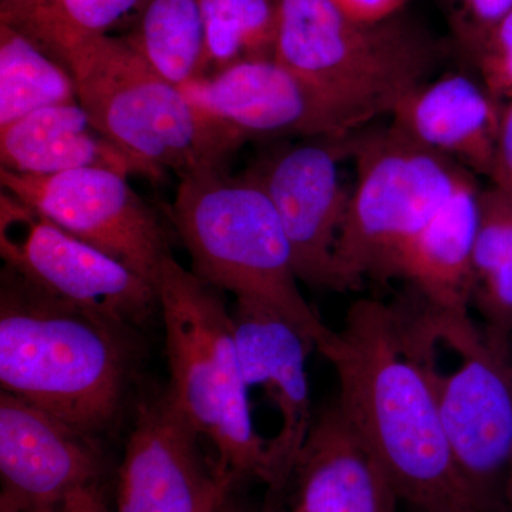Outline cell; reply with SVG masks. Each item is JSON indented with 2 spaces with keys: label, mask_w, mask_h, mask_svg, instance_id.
Masks as SVG:
<instances>
[{
  "label": "cell",
  "mask_w": 512,
  "mask_h": 512,
  "mask_svg": "<svg viewBox=\"0 0 512 512\" xmlns=\"http://www.w3.org/2000/svg\"><path fill=\"white\" fill-rule=\"evenodd\" d=\"M3 191L57 227L82 239L157 286L165 259L173 255L154 212L128 184L106 168H80L55 175L0 170Z\"/></svg>",
  "instance_id": "cell-11"
},
{
  "label": "cell",
  "mask_w": 512,
  "mask_h": 512,
  "mask_svg": "<svg viewBox=\"0 0 512 512\" xmlns=\"http://www.w3.org/2000/svg\"><path fill=\"white\" fill-rule=\"evenodd\" d=\"M470 62L477 77L495 99H512V10L484 37Z\"/></svg>",
  "instance_id": "cell-25"
},
{
  "label": "cell",
  "mask_w": 512,
  "mask_h": 512,
  "mask_svg": "<svg viewBox=\"0 0 512 512\" xmlns=\"http://www.w3.org/2000/svg\"><path fill=\"white\" fill-rule=\"evenodd\" d=\"M0 512H25L12 498L6 494H0Z\"/></svg>",
  "instance_id": "cell-30"
},
{
  "label": "cell",
  "mask_w": 512,
  "mask_h": 512,
  "mask_svg": "<svg viewBox=\"0 0 512 512\" xmlns=\"http://www.w3.org/2000/svg\"><path fill=\"white\" fill-rule=\"evenodd\" d=\"M0 163L12 173L30 175L106 168L128 178L157 180L164 173L103 136L79 101L47 107L0 127Z\"/></svg>",
  "instance_id": "cell-18"
},
{
  "label": "cell",
  "mask_w": 512,
  "mask_h": 512,
  "mask_svg": "<svg viewBox=\"0 0 512 512\" xmlns=\"http://www.w3.org/2000/svg\"><path fill=\"white\" fill-rule=\"evenodd\" d=\"M215 512H239L237 508L232 507L231 504H229L228 498L220 505V507L217 508V511Z\"/></svg>",
  "instance_id": "cell-32"
},
{
  "label": "cell",
  "mask_w": 512,
  "mask_h": 512,
  "mask_svg": "<svg viewBox=\"0 0 512 512\" xmlns=\"http://www.w3.org/2000/svg\"><path fill=\"white\" fill-rule=\"evenodd\" d=\"M503 110L478 77L448 73L404 94L389 116L413 143L490 180Z\"/></svg>",
  "instance_id": "cell-16"
},
{
  "label": "cell",
  "mask_w": 512,
  "mask_h": 512,
  "mask_svg": "<svg viewBox=\"0 0 512 512\" xmlns=\"http://www.w3.org/2000/svg\"><path fill=\"white\" fill-rule=\"evenodd\" d=\"M396 305L471 503L478 512H505L512 463V350L494 346L470 311L437 308L414 292Z\"/></svg>",
  "instance_id": "cell-3"
},
{
  "label": "cell",
  "mask_w": 512,
  "mask_h": 512,
  "mask_svg": "<svg viewBox=\"0 0 512 512\" xmlns=\"http://www.w3.org/2000/svg\"><path fill=\"white\" fill-rule=\"evenodd\" d=\"M144 0H2L0 23L10 26L63 64L87 43L107 36L110 28Z\"/></svg>",
  "instance_id": "cell-22"
},
{
  "label": "cell",
  "mask_w": 512,
  "mask_h": 512,
  "mask_svg": "<svg viewBox=\"0 0 512 512\" xmlns=\"http://www.w3.org/2000/svg\"><path fill=\"white\" fill-rule=\"evenodd\" d=\"M170 392L201 437L217 451L218 473L237 483L268 484L269 440L255 429L231 309L170 255L157 281Z\"/></svg>",
  "instance_id": "cell-4"
},
{
  "label": "cell",
  "mask_w": 512,
  "mask_h": 512,
  "mask_svg": "<svg viewBox=\"0 0 512 512\" xmlns=\"http://www.w3.org/2000/svg\"><path fill=\"white\" fill-rule=\"evenodd\" d=\"M471 512H477V511H471Z\"/></svg>",
  "instance_id": "cell-34"
},
{
  "label": "cell",
  "mask_w": 512,
  "mask_h": 512,
  "mask_svg": "<svg viewBox=\"0 0 512 512\" xmlns=\"http://www.w3.org/2000/svg\"><path fill=\"white\" fill-rule=\"evenodd\" d=\"M74 101L76 84L69 69L28 36L0 23V127Z\"/></svg>",
  "instance_id": "cell-23"
},
{
  "label": "cell",
  "mask_w": 512,
  "mask_h": 512,
  "mask_svg": "<svg viewBox=\"0 0 512 512\" xmlns=\"http://www.w3.org/2000/svg\"><path fill=\"white\" fill-rule=\"evenodd\" d=\"M292 480L299 512H399V495L333 403L315 417Z\"/></svg>",
  "instance_id": "cell-17"
},
{
  "label": "cell",
  "mask_w": 512,
  "mask_h": 512,
  "mask_svg": "<svg viewBox=\"0 0 512 512\" xmlns=\"http://www.w3.org/2000/svg\"><path fill=\"white\" fill-rule=\"evenodd\" d=\"M480 185L464 184L400 256L396 279L430 305L471 311L473 255L476 242Z\"/></svg>",
  "instance_id": "cell-19"
},
{
  "label": "cell",
  "mask_w": 512,
  "mask_h": 512,
  "mask_svg": "<svg viewBox=\"0 0 512 512\" xmlns=\"http://www.w3.org/2000/svg\"><path fill=\"white\" fill-rule=\"evenodd\" d=\"M0 255L26 284L121 329L160 311L157 286L3 191Z\"/></svg>",
  "instance_id": "cell-9"
},
{
  "label": "cell",
  "mask_w": 512,
  "mask_h": 512,
  "mask_svg": "<svg viewBox=\"0 0 512 512\" xmlns=\"http://www.w3.org/2000/svg\"><path fill=\"white\" fill-rule=\"evenodd\" d=\"M195 107L242 146L272 138H345L376 120L306 82L275 57L245 60L183 87Z\"/></svg>",
  "instance_id": "cell-10"
},
{
  "label": "cell",
  "mask_w": 512,
  "mask_h": 512,
  "mask_svg": "<svg viewBox=\"0 0 512 512\" xmlns=\"http://www.w3.org/2000/svg\"><path fill=\"white\" fill-rule=\"evenodd\" d=\"M63 66L97 130L157 170L174 171L180 180L218 173L241 147L126 39L100 37L70 53Z\"/></svg>",
  "instance_id": "cell-6"
},
{
  "label": "cell",
  "mask_w": 512,
  "mask_h": 512,
  "mask_svg": "<svg viewBox=\"0 0 512 512\" xmlns=\"http://www.w3.org/2000/svg\"><path fill=\"white\" fill-rule=\"evenodd\" d=\"M92 437L2 390V493L25 512H50L69 495L99 484L103 463Z\"/></svg>",
  "instance_id": "cell-15"
},
{
  "label": "cell",
  "mask_w": 512,
  "mask_h": 512,
  "mask_svg": "<svg viewBox=\"0 0 512 512\" xmlns=\"http://www.w3.org/2000/svg\"><path fill=\"white\" fill-rule=\"evenodd\" d=\"M124 39L154 72L180 89L210 73L198 0H144Z\"/></svg>",
  "instance_id": "cell-21"
},
{
  "label": "cell",
  "mask_w": 512,
  "mask_h": 512,
  "mask_svg": "<svg viewBox=\"0 0 512 512\" xmlns=\"http://www.w3.org/2000/svg\"><path fill=\"white\" fill-rule=\"evenodd\" d=\"M274 57L336 99L380 117L429 79L437 49L397 19L366 23L332 0H274Z\"/></svg>",
  "instance_id": "cell-8"
},
{
  "label": "cell",
  "mask_w": 512,
  "mask_h": 512,
  "mask_svg": "<svg viewBox=\"0 0 512 512\" xmlns=\"http://www.w3.org/2000/svg\"><path fill=\"white\" fill-rule=\"evenodd\" d=\"M50 512H110L101 493L100 485L82 488L66 498Z\"/></svg>",
  "instance_id": "cell-29"
},
{
  "label": "cell",
  "mask_w": 512,
  "mask_h": 512,
  "mask_svg": "<svg viewBox=\"0 0 512 512\" xmlns=\"http://www.w3.org/2000/svg\"><path fill=\"white\" fill-rule=\"evenodd\" d=\"M231 315L248 389L264 390L281 416L268 451L269 501L264 512H274L315 421L306 362L316 348L285 316L262 303L235 299Z\"/></svg>",
  "instance_id": "cell-14"
},
{
  "label": "cell",
  "mask_w": 512,
  "mask_h": 512,
  "mask_svg": "<svg viewBox=\"0 0 512 512\" xmlns=\"http://www.w3.org/2000/svg\"><path fill=\"white\" fill-rule=\"evenodd\" d=\"M342 12L360 22L377 23L397 16L409 0H332Z\"/></svg>",
  "instance_id": "cell-28"
},
{
  "label": "cell",
  "mask_w": 512,
  "mask_h": 512,
  "mask_svg": "<svg viewBox=\"0 0 512 512\" xmlns=\"http://www.w3.org/2000/svg\"><path fill=\"white\" fill-rule=\"evenodd\" d=\"M319 353L338 376L336 407L400 501L416 512L477 511L458 474L429 379L404 338L396 303L357 299Z\"/></svg>",
  "instance_id": "cell-1"
},
{
  "label": "cell",
  "mask_w": 512,
  "mask_h": 512,
  "mask_svg": "<svg viewBox=\"0 0 512 512\" xmlns=\"http://www.w3.org/2000/svg\"><path fill=\"white\" fill-rule=\"evenodd\" d=\"M288 512H299V511H296L295 508H292V510L288 511Z\"/></svg>",
  "instance_id": "cell-33"
},
{
  "label": "cell",
  "mask_w": 512,
  "mask_h": 512,
  "mask_svg": "<svg viewBox=\"0 0 512 512\" xmlns=\"http://www.w3.org/2000/svg\"><path fill=\"white\" fill-rule=\"evenodd\" d=\"M124 329L42 292L6 268L0 288V386L83 431L114 419L126 387Z\"/></svg>",
  "instance_id": "cell-2"
},
{
  "label": "cell",
  "mask_w": 512,
  "mask_h": 512,
  "mask_svg": "<svg viewBox=\"0 0 512 512\" xmlns=\"http://www.w3.org/2000/svg\"><path fill=\"white\" fill-rule=\"evenodd\" d=\"M471 309H476L487 339L511 350L512 198L494 185L481 188L473 255Z\"/></svg>",
  "instance_id": "cell-20"
},
{
  "label": "cell",
  "mask_w": 512,
  "mask_h": 512,
  "mask_svg": "<svg viewBox=\"0 0 512 512\" xmlns=\"http://www.w3.org/2000/svg\"><path fill=\"white\" fill-rule=\"evenodd\" d=\"M355 165L338 268L346 292L396 279L404 249L464 184L460 164L413 143L392 126L348 137Z\"/></svg>",
  "instance_id": "cell-7"
},
{
  "label": "cell",
  "mask_w": 512,
  "mask_h": 512,
  "mask_svg": "<svg viewBox=\"0 0 512 512\" xmlns=\"http://www.w3.org/2000/svg\"><path fill=\"white\" fill-rule=\"evenodd\" d=\"M491 185L512 198V99L504 106Z\"/></svg>",
  "instance_id": "cell-27"
},
{
  "label": "cell",
  "mask_w": 512,
  "mask_h": 512,
  "mask_svg": "<svg viewBox=\"0 0 512 512\" xmlns=\"http://www.w3.org/2000/svg\"><path fill=\"white\" fill-rule=\"evenodd\" d=\"M448 23L468 60L491 29L512 10V0H444Z\"/></svg>",
  "instance_id": "cell-26"
},
{
  "label": "cell",
  "mask_w": 512,
  "mask_h": 512,
  "mask_svg": "<svg viewBox=\"0 0 512 512\" xmlns=\"http://www.w3.org/2000/svg\"><path fill=\"white\" fill-rule=\"evenodd\" d=\"M348 137L286 144L249 171L278 212L299 281L335 292H346L338 249L352 194L342 175Z\"/></svg>",
  "instance_id": "cell-12"
},
{
  "label": "cell",
  "mask_w": 512,
  "mask_h": 512,
  "mask_svg": "<svg viewBox=\"0 0 512 512\" xmlns=\"http://www.w3.org/2000/svg\"><path fill=\"white\" fill-rule=\"evenodd\" d=\"M171 218L201 281L275 309L318 352L332 342L335 330L303 298L278 212L251 174L180 180Z\"/></svg>",
  "instance_id": "cell-5"
},
{
  "label": "cell",
  "mask_w": 512,
  "mask_h": 512,
  "mask_svg": "<svg viewBox=\"0 0 512 512\" xmlns=\"http://www.w3.org/2000/svg\"><path fill=\"white\" fill-rule=\"evenodd\" d=\"M200 433L167 390L141 404L120 468L117 512H215L234 483L208 466Z\"/></svg>",
  "instance_id": "cell-13"
},
{
  "label": "cell",
  "mask_w": 512,
  "mask_h": 512,
  "mask_svg": "<svg viewBox=\"0 0 512 512\" xmlns=\"http://www.w3.org/2000/svg\"><path fill=\"white\" fill-rule=\"evenodd\" d=\"M210 73L245 60L274 57V0H198Z\"/></svg>",
  "instance_id": "cell-24"
},
{
  "label": "cell",
  "mask_w": 512,
  "mask_h": 512,
  "mask_svg": "<svg viewBox=\"0 0 512 512\" xmlns=\"http://www.w3.org/2000/svg\"><path fill=\"white\" fill-rule=\"evenodd\" d=\"M505 512H512V463L508 474L507 488H505Z\"/></svg>",
  "instance_id": "cell-31"
}]
</instances>
